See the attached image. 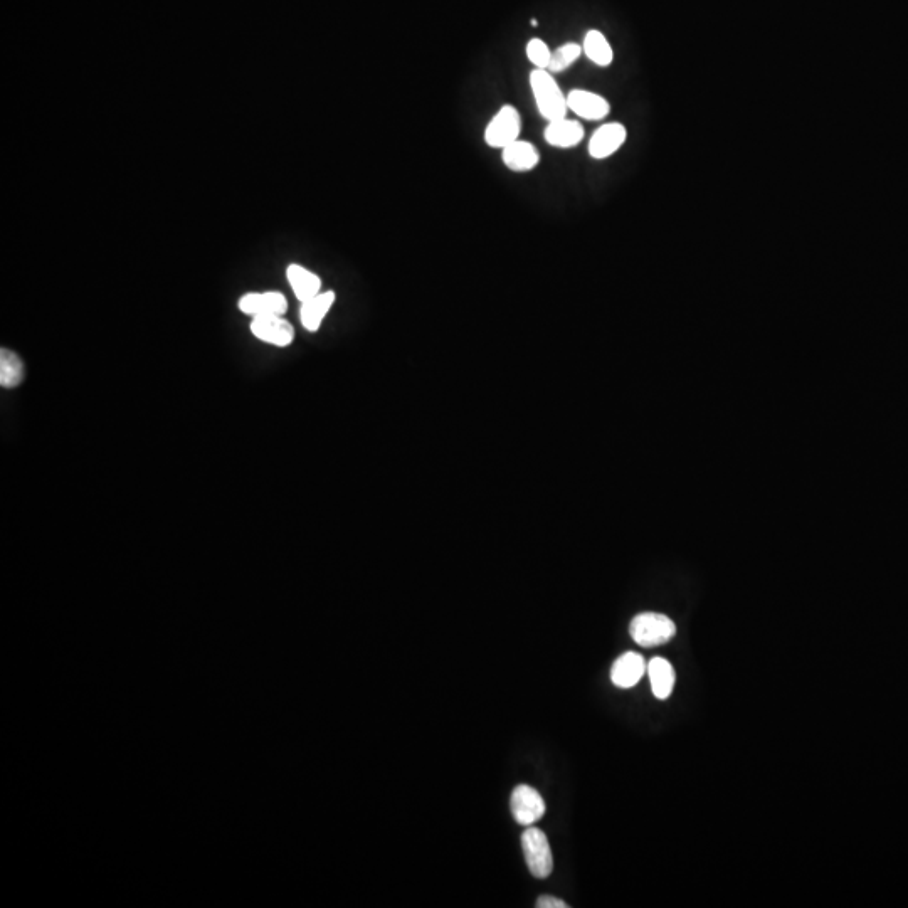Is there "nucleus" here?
<instances>
[{"mask_svg": "<svg viewBox=\"0 0 908 908\" xmlns=\"http://www.w3.org/2000/svg\"><path fill=\"white\" fill-rule=\"evenodd\" d=\"M528 83L532 88V95H534L540 117L547 122L567 117V111H569L567 96L564 95V91L560 90L554 74L547 69H534L528 76Z\"/></svg>", "mask_w": 908, "mask_h": 908, "instance_id": "1", "label": "nucleus"}, {"mask_svg": "<svg viewBox=\"0 0 908 908\" xmlns=\"http://www.w3.org/2000/svg\"><path fill=\"white\" fill-rule=\"evenodd\" d=\"M629 633L639 646L656 648L675 638L676 624L665 614L641 613L629 624Z\"/></svg>", "mask_w": 908, "mask_h": 908, "instance_id": "2", "label": "nucleus"}, {"mask_svg": "<svg viewBox=\"0 0 908 908\" xmlns=\"http://www.w3.org/2000/svg\"><path fill=\"white\" fill-rule=\"evenodd\" d=\"M522 848L528 870L535 878H547L554 870V858L544 831L527 826L522 835Z\"/></svg>", "mask_w": 908, "mask_h": 908, "instance_id": "3", "label": "nucleus"}, {"mask_svg": "<svg viewBox=\"0 0 908 908\" xmlns=\"http://www.w3.org/2000/svg\"><path fill=\"white\" fill-rule=\"evenodd\" d=\"M522 133V117L517 108L512 105H505L498 110L497 115L491 118V122L485 128V142L491 148L508 147L510 143L520 140Z\"/></svg>", "mask_w": 908, "mask_h": 908, "instance_id": "4", "label": "nucleus"}, {"mask_svg": "<svg viewBox=\"0 0 908 908\" xmlns=\"http://www.w3.org/2000/svg\"><path fill=\"white\" fill-rule=\"evenodd\" d=\"M512 814L522 826H534L545 814V801L539 791L527 784H520L512 792Z\"/></svg>", "mask_w": 908, "mask_h": 908, "instance_id": "5", "label": "nucleus"}, {"mask_svg": "<svg viewBox=\"0 0 908 908\" xmlns=\"http://www.w3.org/2000/svg\"><path fill=\"white\" fill-rule=\"evenodd\" d=\"M251 332L261 342L281 347V349L288 347L295 340V327L281 315L253 317Z\"/></svg>", "mask_w": 908, "mask_h": 908, "instance_id": "6", "label": "nucleus"}, {"mask_svg": "<svg viewBox=\"0 0 908 908\" xmlns=\"http://www.w3.org/2000/svg\"><path fill=\"white\" fill-rule=\"evenodd\" d=\"M626 138H628V130L623 123H606L592 133L589 147H587L589 155L596 160L609 159L611 155L618 152L619 148L623 147Z\"/></svg>", "mask_w": 908, "mask_h": 908, "instance_id": "7", "label": "nucleus"}, {"mask_svg": "<svg viewBox=\"0 0 908 908\" xmlns=\"http://www.w3.org/2000/svg\"><path fill=\"white\" fill-rule=\"evenodd\" d=\"M567 106H569V110L576 113L577 117L589 120V122L604 120L611 111V105L604 96L587 90H572L567 95Z\"/></svg>", "mask_w": 908, "mask_h": 908, "instance_id": "8", "label": "nucleus"}, {"mask_svg": "<svg viewBox=\"0 0 908 908\" xmlns=\"http://www.w3.org/2000/svg\"><path fill=\"white\" fill-rule=\"evenodd\" d=\"M239 310L251 317L263 315H283L288 310L286 296L280 291H266V293H246L239 300Z\"/></svg>", "mask_w": 908, "mask_h": 908, "instance_id": "9", "label": "nucleus"}, {"mask_svg": "<svg viewBox=\"0 0 908 908\" xmlns=\"http://www.w3.org/2000/svg\"><path fill=\"white\" fill-rule=\"evenodd\" d=\"M646 671H648V665L645 663V658L639 653L628 651L614 661L613 668H611V681L619 688H633L634 685H638V681L643 678Z\"/></svg>", "mask_w": 908, "mask_h": 908, "instance_id": "10", "label": "nucleus"}, {"mask_svg": "<svg viewBox=\"0 0 908 908\" xmlns=\"http://www.w3.org/2000/svg\"><path fill=\"white\" fill-rule=\"evenodd\" d=\"M584 127L577 120L560 118L547 122L544 130L545 142L555 148H574L584 140Z\"/></svg>", "mask_w": 908, "mask_h": 908, "instance_id": "11", "label": "nucleus"}, {"mask_svg": "<svg viewBox=\"0 0 908 908\" xmlns=\"http://www.w3.org/2000/svg\"><path fill=\"white\" fill-rule=\"evenodd\" d=\"M502 162L512 172H530L540 164L539 148L527 140H517L503 148Z\"/></svg>", "mask_w": 908, "mask_h": 908, "instance_id": "12", "label": "nucleus"}, {"mask_svg": "<svg viewBox=\"0 0 908 908\" xmlns=\"http://www.w3.org/2000/svg\"><path fill=\"white\" fill-rule=\"evenodd\" d=\"M335 298H337L335 291H325L308 301H303L300 308L301 325L307 328L308 332H318L327 313L332 310Z\"/></svg>", "mask_w": 908, "mask_h": 908, "instance_id": "13", "label": "nucleus"}, {"mask_svg": "<svg viewBox=\"0 0 908 908\" xmlns=\"http://www.w3.org/2000/svg\"><path fill=\"white\" fill-rule=\"evenodd\" d=\"M286 278L293 288L296 298L300 303L308 301L313 296L322 293V280L313 271L303 268L300 264H290L286 268Z\"/></svg>", "mask_w": 908, "mask_h": 908, "instance_id": "14", "label": "nucleus"}, {"mask_svg": "<svg viewBox=\"0 0 908 908\" xmlns=\"http://www.w3.org/2000/svg\"><path fill=\"white\" fill-rule=\"evenodd\" d=\"M648 676H650L651 690L658 700H666L675 688V668L665 658H653L648 663Z\"/></svg>", "mask_w": 908, "mask_h": 908, "instance_id": "15", "label": "nucleus"}, {"mask_svg": "<svg viewBox=\"0 0 908 908\" xmlns=\"http://www.w3.org/2000/svg\"><path fill=\"white\" fill-rule=\"evenodd\" d=\"M582 51L596 66L608 68V66L613 64V48H611V44H609L608 39L601 31L592 29V31L587 32L586 37H584V44H582Z\"/></svg>", "mask_w": 908, "mask_h": 908, "instance_id": "16", "label": "nucleus"}, {"mask_svg": "<svg viewBox=\"0 0 908 908\" xmlns=\"http://www.w3.org/2000/svg\"><path fill=\"white\" fill-rule=\"evenodd\" d=\"M24 364L21 357L12 350H0V386L14 389L24 381Z\"/></svg>", "mask_w": 908, "mask_h": 908, "instance_id": "17", "label": "nucleus"}, {"mask_svg": "<svg viewBox=\"0 0 908 908\" xmlns=\"http://www.w3.org/2000/svg\"><path fill=\"white\" fill-rule=\"evenodd\" d=\"M582 51L581 44L577 43H565L564 46L552 51V58H550L549 69L550 73H564L567 69L571 68L572 64L576 63L577 59L581 58Z\"/></svg>", "mask_w": 908, "mask_h": 908, "instance_id": "18", "label": "nucleus"}, {"mask_svg": "<svg viewBox=\"0 0 908 908\" xmlns=\"http://www.w3.org/2000/svg\"><path fill=\"white\" fill-rule=\"evenodd\" d=\"M527 58L534 64L535 69H549L552 51L542 39H532L527 44Z\"/></svg>", "mask_w": 908, "mask_h": 908, "instance_id": "19", "label": "nucleus"}, {"mask_svg": "<svg viewBox=\"0 0 908 908\" xmlns=\"http://www.w3.org/2000/svg\"><path fill=\"white\" fill-rule=\"evenodd\" d=\"M537 908H567L569 905L562 902L559 898L550 897V895H542V897L537 900Z\"/></svg>", "mask_w": 908, "mask_h": 908, "instance_id": "20", "label": "nucleus"}]
</instances>
